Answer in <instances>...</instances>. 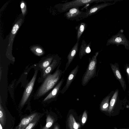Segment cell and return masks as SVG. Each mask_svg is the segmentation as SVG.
Here are the masks:
<instances>
[{"label":"cell","mask_w":129,"mask_h":129,"mask_svg":"<svg viewBox=\"0 0 129 129\" xmlns=\"http://www.w3.org/2000/svg\"><path fill=\"white\" fill-rule=\"evenodd\" d=\"M60 62L55 72L52 74H50L47 77L39 87L36 96L41 97L52 88L59 81L62 72L59 69Z\"/></svg>","instance_id":"obj_1"},{"label":"cell","mask_w":129,"mask_h":129,"mask_svg":"<svg viewBox=\"0 0 129 129\" xmlns=\"http://www.w3.org/2000/svg\"><path fill=\"white\" fill-rule=\"evenodd\" d=\"M99 53V52H97L91 58H89L88 64L82 79L81 84L83 86L86 85L91 79L96 76L97 58Z\"/></svg>","instance_id":"obj_2"},{"label":"cell","mask_w":129,"mask_h":129,"mask_svg":"<svg viewBox=\"0 0 129 129\" xmlns=\"http://www.w3.org/2000/svg\"><path fill=\"white\" fill-rule=\"evenodd\" d=\"M123 30L120 29L116 34L113 35L107 42L106 46L116 45L117 46L123 45L125 48L129 50V41L123 34Z\"/></svg>","instance_id":"obj_3"},{"label":"cell","mask_w":129,"mask_h":129,"mask_svg":"<svg viewBox=\"0 0 129 129\" xmlns=\"http://www.w3.org/2000/svg\"><path fill=\"white\" fill-rule=\"evenodd\" d=\"M108 0H75L67 2L62 4V10L66 11L70 9L84 6L87 4L93 3H97L101 2H105L112 1Z\"/></svg>","instance_id":"obj_4"},{"label":"cell","mask_w":129,"mask_h":129,"mask_svg":"<svg viewBox=\"0 0 129 129\" xmlns=\"http://www.w3.org/2000/svg\"><path fill=\"white\" fill-rule=\"evenodd\" d=\"M119 90L117 89L114 93L110 102L109 109L107 113L110 116H114L117 115L120 110L118 96Z\"/></svg>","instance_id":"obj_5"},{"label":"cell","mask_w":129,"mask_h":129,"mask_svg":"<svg viewBox=\"0 0 129 129\" xmlns=\"http://www.w3.org/2000/svg\"><path fill=\"white\" fill-rule=\"evenodd\" d=\"M64 16L67 19L72 20L78 21L86 18L85 12L80 11L78 7L70 9L64 14Z\"/></svg>","instance_id":"obj_6"},{"label":"cell","mask_w":129,"mask_h":129,"mask_svg":"<svg viewBox=\"0 0 129 129\" xmlns=\"http://www.w3.org/2000/svg\"><path fill=\"white\" fill-rule=\"evenodd\" d=\"M37 71L36 70L31 79L26 86L20 102L21 107H22L24 105L31 93L37 78Z\"/></svg>","instance_id":"obj_7"},{"label":"cell","mask_w":129,"mask_h":129,"mask_svg":"<svg viewBox=\"0 0 129 129\" xmlns=\"http://www.w3.org/2000/svg\"><path fill=\"white\" fill-rule=\"evenodd\" d=\"M115 2L113 3L104 2L102 4H96L86 10V17L95 14L100 10L109 6L115 4Z\"/></svg>","instance_id":"obj_8"},{"label":"cell","mask_w":129,"mask_h":129,"mask_svg":"<svg viewBox=\"0 0 129 129\" xmlns=\"http://www.w3.org/2000/svg\"><path fill=\"white\" fill-rule=\"evenodd\" d=\"M110 65L115 76L119 82L123 89L125 91L126 88V83L121 75L118 64L117 63L114 64L111 63H110Z\"/></svg>","instance_id":"obj_9"},{"label":"cell","mask_w":129,"mask_h":129,"mask_svg":"<svg viewBox=\"0 0 129 129\" xmlns=\"http://www.w3.org/2000/svg\"><path fill=\"white\" fill-rule=\"evenodd\" d=\"M79 66L78 64L70 72L68 76L65 85L61 90V93L63 94L68 90L74 80L78 72Z\"/></svg>","instance_id":"obj_10"},{"label":"cell","mask_w":129,"mask_h":129,"mask_svg":"<svg viewBox=\"0 0 129 129\" xmlns=\"http://www.w3.org/2000/svg\"><path fill=\"white\" fill-rule=\"evenodd\" d=\"M78 46L79 41H77L72 48L67 56V58L68 61L66 64L64 70L62 72L63 74L65 71L67 70L76 55L78 50Z\"/></svg>","instance_id":"obj_11"},{"label":"cell","mask_w":129,"mask_h":129,"mask_svg":"<svg viewBox=\"0 0 129 129\" xmlns=\"http://www.w3.org/2000/svg\"><path fill=\"white\" fill-rule=\"evenodd\" d=\"M64 80V78H62L59 81L53 90L44 99V101H45L54 98L57 95V94L60 91L61 87Z\"/></svg>","instance_id":"obj_12"},{"label":"cell","mask_w":129,"mask_h":129,"mask_svg":"<svg viewBox=\"0 0 129 129\" xmlns=\"http://www.w3.org/2000/svg\"><path fill=\"white\" fill-rule=\"evenodd\" d=\"M38 115L37 113H34L23 118L15 129H24L29 123Z\"/></svg>","instance_id":"obj_13"},{"label":"cell","mask_w":129,"mask_h":129,"mask_svg":"<svg viewBox=\"0 0 129 129\" xmlns=\"http://www.w3.org/2000/svg\"><path fill=\"white\" fill-rule=\"evenodd\" d=\"M91 43V42H90L87 44L84 40H82L79 54V57L80 59H81L83 56L90 52Z\"/></svg>","instance_id":"obj_14"},{"label":"cell","mask_w":129,"mask_h":129,"mask_svg":"<svg viewBox=\"0 0 129 129\" xmlns=\"http://www.w3.org/2000/svg\"><path fill=\"white\" fill-rule=\"evenodd\" d=\"M60 59L59 58L58 59H54L51 64L43 72V78L47 77L50 74L56 67L58 66L60 63Z\"/></svg>","instance_id":"obj_15"},{"label":"cell","mask_w":129,"mask_h":129,"mask_svg":"<svg viewBox=\"0 0 129 129\" xmlns=\"http://www.w3.org/2000/svg\"><path fill=\"white\" fill-rule=\"evenodd\" d=\"M112 92L111 94L110 93L105 97L101 101L100 105V109L102 111L107 113L109 106V100L112 94Z\"/></svg>","instance_id":"obj_16"},{"label":"cell","mask_w":129,"mask_h":129,"mask_svg":"<svg viewBox=\"0 0 129 129\" xmlns=\"http://www.w3.org/2000/svg\"><path fill=\"white\" fill-rule=\"evenodd\" d=\"M87 25L86 23L82 22L75 27L77 30V41H79L82 34L86 29Z\"/></svg>","instance_id":"obj_17"},{"label":"cell","mask_w":129,"mask_h":129,"mask_svg":"<svg viewBox=\"0 0 129 129\" xmlns=\"http://www.w3.org/2000/svg\"><path fill=\"white\" fill-rule=\"evenodd\" d=\"M68 124L69 129H78L79 126V124L75 120L72 114H70L68 117Z\"/></svg>","instance_id":"obj_18"},{"label":"cell","mask_w":129,"mask_h":129,"mask_svg":"<svg viewBox=\"0 0 129 129\" xmlns=\"http://www.w3.org/2000/svg\"><path fill=\"white\" fill-rule=\"evenodd\" d=\"M6 120V113L1 103L0 105V123L4 127L5 124Z\"/></svg>","instance_id":"obj_19"},{"label":"cell","mask_w":129,"mask_h":129,"mask_svg":"<svg viewBox=\"0 0 129 129\" xmlns=\"http://www.w3.org/2000/svg\"><path fill=\"white\" fill-rule=\"evenodd\" d=\"M53 58L52 57L48 58L40 63L39 64V67L40 68L42 69L43 72L51 64Z\"/></svg>","instance_id":"obj_20"},{"label":"cell","mask_w":129,"mask_h":129,"mask_svg":"<svg viewBox=\"0 0 129 129\" xmlns=\"http://www.w3.org/2000/svg\"><path fill=\"white\" fill-rule=\"evenodd\" d=\"M54 121V119L51 116L48 115L46 119V123L42 129H49L53 125Z\"/></svg>","instance_id":"obj_21"},{"label":"cell","mask_w":129,"mask_h":129,"mask_svg":"<svg viewBox=\"0 0 129 129\" xmlns=\"http://www.w3.org/2000/svg\"><path fill=\"white\" fill-rule=\"evenodd\" d=\"M40 116L38 115L30 122L24 129H32L37 123L39 119Z\"/></svg>","instance_id":"obj_22"},{"label":"cell","mask_w":129,"mask_h":129,"mask_svg":"<svg viewBox=\"0 0 129 129\" xmlns=\"http://www.w3.org/2000/svg\"><path fill=\"white\" fill-rule=\"evenodd\" d=\"M87 118V115L86 110L83 113L82 116L81 122L82 124L83 125L86 122Z\"/></svg>","instance_id":"obj_23"},{"label":"cell","mask_w":129,"mask_h":129,"mask_svg":"<svg viewBox=\"0 0 129 129\" xmlns=\"http://www.w3.org/2000/svg\"><path fill=\"white\" fill-rule=\"evenodd\" d=\"M125 71L127 78L128 80V82L129 85V64H126L125 66ZM129 93V89L128 91Z\"/></svg>","instance_id":"obj_24"},{"label":"cell","mask_w":129,"mask_h":129,"mask_svg":"<svg viewBox=\"0 0 129 129\" xmlns=\"http://www.w3.org/2000/svg\"><path fill=\"white\" fill-rule=\"evenodd\" d=\"M19 28V25L17 24H15L11 32L13 34H15L17 32Z\"/></svg>","instance_id":"obj_25"},{"label":"cell","mask_w":129,"mask_h":129,"mask_svg":"<svg viewBox=\"0 0 129 129\" xmlns=\"http://www.w3.org/2000/svg\"><path fill=\"white\" fill-rule=\"evenodd\" d=\"M36 52L38 53H41L42 52V51L41 49L40 48H38L36 50Z\"/></svg>","instance_id":"obj_26"},{"label":"cell","mask_w":129,"mask_h":129,"mask_svg":"<svg viewBox=\"0 0 129 129\" xmlns=\"http://www.w3.org/2000/svg\"><path fill=\"white\" fill-rule=\"evenodd\" d=\"M53 129H59V126L56 124H55Z\"/></svg>","instance_id":"obj_27"},{"label":"cell","mask_w":129,"mask_h":129,"mask_svg":"<svg viewBox=\"0 0 129 129\" xmlns=\"http://www.w3.org/2000/svg\"><path fill=\"white\" fill-rule=\"evenodd\" d=\"M24 6V4L23 3H22L20 5L21 8V9H22L23 8Z\"/></svg>","instance_id":"obj_28"},{"label":"cell","mask_w":129,"mask_h":129,"mask_svg":"<svg viewBox=\"0 0 129 129\" xmlns=\"http://www.w3.org/2000/svg\"><path fill=\"white\" fill-rule=\"evenodd\" d=\"M119 129H129V127L121 128H119Z\"/></svg>","instance_id":"obj_29"},{"label":"cell","mask_w":129,"mask_h":129,"mask_svg":"<svg viewBox=\"0 0 129 129\" xmlns=\"http://www.w3.org/2000/svg\"><path fill=\"white\" fill-rule=\"evenodd\" d=\"M0 129H3L1 124L0 123Z\"/></svg>","instance_id":"obj_30"}]
</instances>
